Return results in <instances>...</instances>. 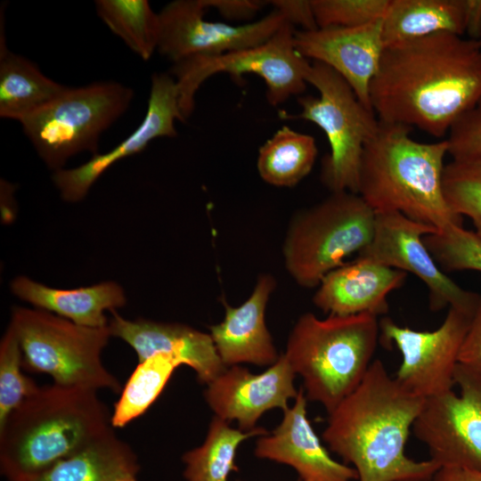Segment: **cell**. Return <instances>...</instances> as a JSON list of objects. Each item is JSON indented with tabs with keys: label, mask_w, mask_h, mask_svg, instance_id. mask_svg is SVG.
Segmentation results:
<instances>
[{
	"label": "cell",
	"mask_w": 481,
	"mask_h": 481,
	"mask_svg": "<svg viewBox=\"0 0 481 481\" xmlns=\"http://www.w3.org/2000/svg\"><path fill=\"white\" fill-rule=\"evenodd\" d=\"M480 99L479 44L448 32L386 47L370 87L379 120L437 138Z\"/></svg>",
	"instance_id": "6da1fadb"
},
{
	"label": "cell",
	"mask_w": 481,
	"mask_h": 481,
	"mask_svg": "<svg viewBox=\"0 0 481 481\" xmlns=\"http://www.w3.org/2000/svg\"><path fill=\"white\" fill-rule=\"evenodd\" d=\"M425 398L404 389L373 360L358 387L329 414L322 439L358 481H431L440 468L405 454L411 428Z\"/></svg>",
	"instance_id": "7a4b0ae2"
},
{
	"label": "cell",
	"mask_w": 481,
	"mask_h": 481,
	"mask_svg": "<svg viewBox=\"0 0 481 481\" xmlns=\"http://www.w3.org/2000/svg\"><path fill=\"white\" fill-rule=\"evenodd\" d=\"M112 430L96 390L39 387L0 428L1 472L8 481H27Z\"/></svg>",
	"instance_id": "3957f363"
},
{
	"label": "cell",
	"mask_w": 481,
	"mask_h": 481,
	"mask_svg": "<svg viewBox=\"0 0 481 481\" xmlns=\"http://www.w3.org/2000/svg\"><path fill=\"white\" fill-rule=\"evenodd\" d=\"M411 131L408 126L379 120L363 151L357 194L375 213L399 212L438 231L462 225L443 192L447 141L420 143Z\"/></svg>",
	"instance_id": "277c9868"
},
{
	"label": "cell",
	"mask_w": 481,
	"mask_h": 481,
	"mask_svg": "<svg viewBox=\"0 0 481 481\" xmlns=\"http://www.w3.org/2000/svg\"><path fill=\"white\" fill-rule=\"evenodd\" d=\"M379 336L374 314L320 319L306 313L295 323L284 355L301 376L307 400L320 403L330 413L363 380Z\"/></svg>",
	"instance_id": "5b68a950"
},
{
	"label": "cell",
	"mask_w": 481,
	"mask_h": 481,
	"mask_svg": "<svg viewBox=\"0 0 481 481\" xmlns=\"http://www.w3.org/2000/svg\"><path fill=\"white\" fill-rule=\"evenodd\" d=\"M376 213L350 192H331L320 203L298 212L282 247L286 270L298 285L317 287L346 257L371 240Z\"/></svg>",
	"instance_id": "8992f818"
},
{
	"label": "cell",
	"mask_w": 481,
	"mask_h": 481,
	"mask_svg": "<svg viewBox=\"0 0 481 481\" xmlns=\"http://www.w3.org/2000/svg\"><path fill=\"white\" fill-rule=\"evenodd\" d=\"M10 326L22 352V365L46 373L53 383L119 392L121 385L103 365L109 327L82 326L41 309L15 306Z\"/></svg>",
	"instance_id": "52a82bcc"
},
{
	"label": "cell",
	"mask_w": 481,
	"mask_h": 481,
	"mask_svg": "<svg viewBox=\"0 0 481 481\" xmlns=\"http://www.w3.org/2000/svg\"><path fill=\"white\" fill-rule=\"evenodd\" d=\"M133 98L131 87L115 81L67 87L20 123L39 157L55 172L81 151L98 154L101 135L126 111Z\"/></svg>",
	"instance_id": "ba28073f"
},
{
	"label": "cell",
	"mask_w": 481,
	"mask_h": 481,
	"mask_svg": "<svg viewBox=\"0 0 481 481\" xmlns=\"http://www.w3.org/2000/svg\"><path fill=\"white\" fill-rule=\"evenodd\" d=\"M306 82L316 88L318 96L300 95V113L293 118L315 124L328 139L330 151L322 159V182L331 192L357 193L363 151L379 120L348 83L325 64L312 61Z\"/></svg>",
	"instance_id": "9c48e42d"
},
{
	"label": "cell",
	"mask_w": 481,
	"mask_h": 481,
	"mask_svg": "<svg viewBox=\"0 0 481 481\" xmlns=\"http://www.w3.org/2000/svg\"><path fill=\"white\" fill-rule=\"evenodd\" d=\"M295 27L285 21L265 43L216 56L197 55L171 68L178 90L179 107L185 118L194 110L195 94L210 77L225 73L240 80L244 74L261 77L266 86L270 105L279 106L306 88L310 61L294 45Z\"/></svg>",
	"instance_id": "30bf717a"
},
{
	"label": "cell",
	"mask_w": 481,
	"mask_h": 481,
	"mask_svg": "<svg viewBox=\"0 0 481 481\" xmlns=\"http://www.w3.org/2000/svg\"><path fill=\"white\" fill-rule=\"evenodd\" d=\"M454 385L425 399L412 431L440 468L481 469V371L459 363Z\"/></svg>",
	"instance_id": "8fae6325"
},
{
	"label": "cell",
	"mask_w": 481,
	"mask_h": 481,
	"mask_svg": "<svg viewBox=\"0 0 481 481\" xmlns=\"http://www.w3.org/2000/svg\"><path fill=\"white\" fill-rule=\"evenodd\" d=\"M475 308L449 307L442 324L432 331L402 327L389 317L379 321L380 338L395 344L402 355L395 379L404 389L425 399L452 390Z\"/></svg>",
	"instance_id": "7c38bea8"
},
{
	"label": "cell",
	"mask_w": 481,
	"mask_h": 481,
	"mask_svg": "<svg viewBox=\"0 0 481 481\" xmlns=\"http://www.w3.org/2000/svg\"><path fill=\"white\" fill-rule=\"evenodd\" d=\"M201 0H175L159 12L157 51L173 63L197 56H216L258 45L267 41L286 21L273 9L255 21L240 25L205 19Z\"/></svg>",
	"instance_id": "4fadbf2b"
},
{
	"label": "cell",
	"mask_w": 481,
	"mask_h": 481,
	"mask_svg": "<svg viewBox=\"0 0 481 481\" xmlns=\"http://www.w3.org/2000/svg\"><path fill=\"white\" fill-rule=\"evenodd\" d=\"M437 231L399 212L376 213L372 239L357 257L416 275L428 287L433 312L446 306L475 308L479 294L451 280L424 243V236Z\"/></svg>",
	"instance_id": "5bb4252c"
},
{
	"label": "cell",
	"mask_w": 481,
	"mask_h": 481,
	"mask_svg": "<svg viewBox=\"0 0 481 481\" xmlns=\"http://www.w3.org/2000/svg\"><path fill=\"white\" fill-rule=\"evenodd\" d=\"M175 78L167 73L151 76L146 114L137 128L110 151L93 155L79 167L60 169L53 181L61 198L69 202L82 200L98 178L117 161L143 151L159 137H175V121L184 122Z\"/></svg>",
	"instance_id": "9a60e30c"
},
{
	"label": "cell",
	"mask_w": 481,
	"mask_h": 481,
	"mask_svg": "<svg viewBox=\"0 0 481 481\" xmlns=\"http://www.w3.org/2000/svg\"><path fill=\"white\" fill-rule=\"evenodd\" d=\"M295 375L284 354L260 374L233 365L207 385L204 397L215 416L228 422L236 420L238 428L251 431L265 412L285 411L288 401L297 397Z\"/></svg>",
	"instance_id": "2e32d148"
},
{
	"label": "cell",
	"mask_w": 481,
	"mask_h": 481,
	"mask_svg": "<svg viewBox=\"0 0 481 481\" xmlns=\"http://www.w3.org/2000/svg\"><path fill=\"white\" fill-rule=\"evenodd\" d=\"M381 20L351 28L298 29L294 34V45L306 60L323 63L335 70L348 83L360 102L372 110L370 87L385 50Z\"/></svg>",
	"instance_id": "e0dca14e"
},
{
	"label": "cell",
	"mask_w": 481,
	"mask_h": 481,
	"mask_svg": "<svg viewBox=\"0 0 481 481\" xmlns=\"http://www.w3.org/2000/svg\"><path fill=\"white\" fill-rule=\"evenodd\" d=\"M302 387L294 404L283 411L281 423L257 440L255 455L291 466L302 481H355V469L335 461L314 430Z\"/></svg>",
	"instance_id": "ac0fdd59"
},
{
	"label": "cell",
	"mask_w": 481,
	"mask_h": 481,
	"mask_svg": "<svg viewBox=\"0 0 481 481\" xmlns=\"http://www.w3.org/2000/svg\"><path fill=\"white\" fill-rule=\"evenodd\" d=\"M108 327L111 337L126 342L136 353L138 363L157 355L178 358L208 385L227 367L223 363L209 333L177 322L147 319L128 320L112 311Z\"/></svg>",
	"instance_id": "d6986e66"
},
{
	"label": "cell",
	"mask_w": 481,
	"mask_h": 481,
	"mask_svg": "<svg viewBox=\"0 0 481 481\" xmlns=\"http://www.w3.org/2000/svg\"><path fill=\"white\" fill-rule=\"evenodd\" d=\"M406 276L404 271L357 257L322 278L313 302L332 315L379 316L387 313V296L404 284Z\"/></svg>",
	"instance_id": "ffe728a7"
},
{
	"label": "cell",
	"mask_w": 481,
	"mask_h": 481,
	"mask_svg": "<svg viewBox=\"0 0 481 481\" xmlns=\"http://www.w3.org/2000/svg\"><path fill=\"white\" fill-rule=\"evenodd\" d=\"M275 284L272 275L262 274L249 298L240 306L233 307L224 301V320L208 329L226 367L243 363L271 366L279 359L265 319L267 302Z\"/></svg>",
	"instance_id": "44dd1931"
},
{
	"label": "cell",
	"mask_w": 481,
	"mask_h": 481,
	"mask_svg": "<svg viewBox=\"0 0 481 481\" xmlns=\"http://www.w3.org/2000/svg\"><path fill=\"white\" fill-rule=\"evenodd\" d=\"M11 289L19 298L37 309L93 328L108 326L105 311H116L126 303L123 288L114 281L63 289L48 287L26 276H18L11 282Z\"/></svg>",
	"instance_id": "7402d4cb"
},
{
	"label": "cell",
	"mask_w": 481,
	"mask_h": 481,
	"mask_svg": "<svg viewBox=\"0 0 481 481\" xmlns=\"http://www.w3.org/2000/svg\"><path fill=\"white\" fill-rule=\"evenodd\" d=\"M439 32L465 34L464 0H389L381 20L385 48Z\"/></svg>",
	"instance_id": "603a6c76"
},
{
	"label": "cell",
	"mask_w": 481,
	"mask_h": 481,
	"mask_svg": "<svg viewBox=\"0 0 481 481\" xmlns=\"http://www.w3.org/2000/svg\"><path fill=\"white\" fill-rule=\"evenodd\" d=\"M27 58L8 50L0 40V117L20 122L66 90Z\"/></svg>",
	"instance_id": "cb8c5ba5"
},
{
	"label": "cell",
	"mask_w": 481,
	"mask_h": 481,
	"mask_svg": "<svg viewBox=\"0 0 481 481\" xmlns=\"http://www.w3.org/2000/svg\"><path fill=\"white\" fill-rule=\"evenodd\" d=\"M133 449L114 430L27 481H115L139 471Z\"/></svg>",
	"instance_id": "d4e9b609"
},
{
	"label": "cell",
	"mask_w": 481,
	"mask_h": 481,
	"mask_svg": "<svg viewBox=\"0 0 481 481\" xmlns=\"http://www.w3.org/2000/svg\"><path fill=\"white\" fill-rule=\"evenodd\" d=\"M318 154L315 140L284 126L259 148L260 177L277 187H293L313 169Z\"/></svg>",
	"instance_id": "484cf974"
},
{
	"label": "cell",
	"mask_w": 481,
	"mask_h": 481,
	"mask_svg": "<svg viewBox=\"0 0 481 481\" xmlns=\"http://www.w3.org/2000/svg\"><path fill=\"white\" fill-rule=\"evenodd\" d=\"M265 434L267 431L260 427L251 431L233 428L228 421L214 416L203 444L182 457L184 477L187 481H228L230 473L238 471L235 458L240 444L249 437Z\"/></svg>",
	"instance_id": "4316f807"
},
{
	"label": "cell",
	"mask_w": 481,
	"mask_h": 481,
	"mask_svg": "<svg viewBox=\"0 0 481 481\" xmlns=\"http://www.w3.org/2000/svg\"><path fill=\"white\" fill-rule=\"evenodd\" d=\"M98 17L110 30L143 61H149L158 49L159 12L147 0H96Z\"/></svg>",
	"instance_id": "83f0119b"
},
{
	"label": "cell",
	"mask_w": 481,
	"mask_h": 481,
	"mask_svg": "<svg viewBox=\"0 0 481 481\" xmlns=\"http://www.w3.org/2000/svg\"><path fill=\"white\" fill-rule=\"evenodd\" d=\"M180 365L183 364L178 358L166 354H157L138 363L114 405L113 428H123L143 414Z\"/></svg>",
	"instance_id": "f1b7e54d"
},
{
	"label": "cell",
	"mask_w": 481,
	"mask_h": 481,
	"mask_svg": "<svg viewBox=\"0 0 481 481\" xmlns=\"http://www.w3.org/2000/svg\"><path fill=\"white\" fill-rule=\"evenodd\" d=\"M443 192L452 211L471 219L481 238V158L452 159L445 165Z\"/></svg>",
	"instance_id": "f546056e"
},
{
	"label": "cell",
	"mask_w": 481,
	"mask_h": 481,
	"mask_svg": "<svg viewBox=\"0 0 481 481\" xmlns=\"http://www.w3.org/2000/svg\"><path fill=\"white\" fill-rule=\"evenodd\" d=\"M423 240L443 272H481V238L475 232L452 224L424 236Z\"/></svg>",
	"instance_id": "4dcf8cb0"
},
{
	"label": "cell",
	"mask_w": 481,
	"mask_h": 481,
	"mask_svg": "<svg viewBox=\"0 0 481 481\" xmlns=\"http://www.w3.org/2000/svg\"><path fill=\"white\" fill-rule=\"evenodd\" d=\"M22 352L9 325L0 342V428L39 386L22 372Z\"/></svg>",
	"instance_id": "1f68e13d"
},
{
	"label": "cell",
	"mask_w": 481,
	"mask_h": 481,
	"mask_svg": "<svg viewBox=\"0 0 481 481\" xmlns=\"http://www.w3.org/2000/svg\"><path fill=\"white\" fill-rule=\"evenodd\" d=\"M318 28L359 27L385 15L389 0H311Z\"/></svg>",
	"instance_id": "d6a6232c"
},
{
	"label": "cell",
	"mask_w": 481,
	"mask_h": 481,
	"mask_svg": "<svg viewBox=\"0 0 481 481\" xmlns=\"http://www.w3.org/2000/svg\"><path fill=\"white\" fill-rule=\"evenodd\" d=\"M445 140L452 159L481 158V99L452 126Z\"/></svg>",
	"instance_id": "836d02e7"
},
{
	"label": "cell",
	"mask_w": 481,
	"mask_h": 481,
	"mask_svg": "<svg viewBox=\"0 0 481 481\" xmlns=\"http://www.w3.org/2000/svg\"><path fill=\"white\" fill-rule=\"evenodd\" d=\"M459 363L481 371V294L461 347Z\"/></svg>",
	"instance_id": "e575fe53"
},
{
	"label": "cell",
	"mask_w": 481,
	"mask_h": 481,
	"mask_svg": "<svg viewBox=\"0 0 481 481\" xmlns=\"http://www.w3.org/2000/svg\"><path fill=\"white\" fill-rule=\"evenodd\" d=\"M206 9L213 8L226 20H249L255 17L269 1L259 0H201Z\"/></svg>",
	"instance_id": "d590c367"
},
{
	"label": "cell",
	"mask_w": 481,
	"mask_h": 481,
	"mask_svg": "<svg viewBox=\"0 0 481 481\" xmlns=\"http://www.w3.org/2000/svg\"><path fill=\"white\" fill-rule=\"evenodd\" d=\"M269 4L294 27L300 26L302 30L318 29L311 0H274Z\"/></svg>",
	"instance_id": "8d00e7d4"
},
{
	"label": "cell",
	"mask_w": 481,
	"mask_h": 481,
	"mask_svg": "<svg viewBox=\"0 0 481 481\" xmlns=\"http://www.w3.org/2000/svg\"><path fill=\"white\" fill-rule=\"evenodd\" d=\"M465 33L478 41L481 37V0H464Z\"/></svg>",
	"instance_id": "74e56055"
},
{
	"label": "cell",
	"mask_w": 481,
	"mask_h": 481,
	"mask_svg": "<svg viewBox=\"0 0 481 481\" xmlns=\"http://www.w3.org/2000/svg\"><path fill=\"white\" fill-rule=\"evenodd\" d=\"M431 481H481V469L441 467Z\"/></svg>",
	"instance_id": "f35d334b"
},
{
	"label": "cell",
	"mask_w": 481,
	"mask_h": 481,
	"mask_svg": "<svg viewBox=\"0 0 481 481\" xmlns=\"http://www.w3.org/2000/svg\"><path fill=\"white\" fill-rule=\"evenodd\" d=\"M115 481H136L135 475H126L117 478Z\"/></svg>",
	"instance_id": "ab89813d"
},
{
	"label": "cell",
	"mask_w": 481,
	"mask_h": 481,
	"mask_svg": "<svg viewBox=\"0 0 481 481\" xmlns=\"http://www.w3.org/2000/svg\"><path fill=\"white\" fill-rule=\"evenodd\" d=\"M477 42H478L479 46H480V48H481V37H480V38H479V40H478Z\"/></svg>",
	"instance_id": "60d3db41"
},
{
	"label": "cell",
	"mask_w": 481,
	"mask_h": 481,
	"mask_svg": "<svg viewBox=\"0 0 481 481\" xmlns=\"http://www.w3.org/2000/svg\"><path fill=\"white\" fill-rule=\"evenodd\" d=\"M298 481H302V480L299 479Z\"/></svg>",
	"instance_id": "b9f144b4"
}]
</instances>
